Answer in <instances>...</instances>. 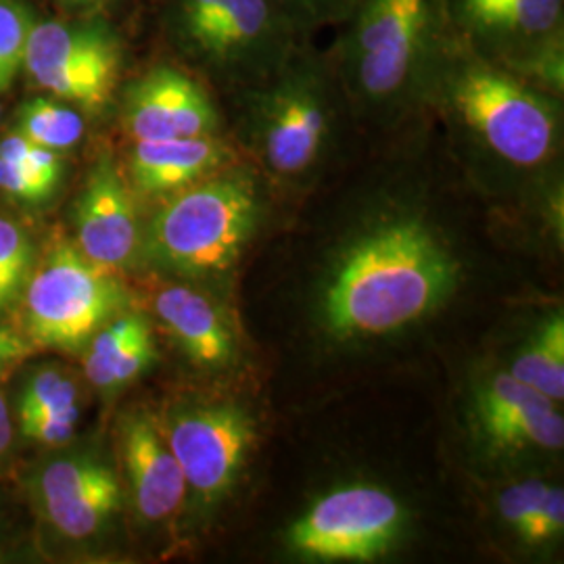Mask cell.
Returning <instances> with one entry per match:
<instances>
[{"label":"cell","instance_id":"cell-13","mask_svg":"<svg viewBox=\"0 0 564 564\" xmlns=\"http://www.w3.org/2000/svg\"><path fill=\"white\" fill-rule=\"evenodd\" d=\"M78 249L105 272L132 262L139 247V220L120 170L109 155L93 165L76 203Z\"/></svg>","mask_w":564,"mask_h":564},{"label":"cell","instance_id":"cell-14","mask_svg":"<svg viewBox=\"0 0 564 564\" xmlns=\"http://www.w3.org/2000/svg\"><path fill=\"white\" fill-rule=\"evenodd\" d=\"M39 498L46 521L61 535L86 540L120 508V484L113 470L97 460H57L42 470Z\"/></svg>","mask_w":564,"mask_h":564},{"label":"cell","instance_id":"cell-7","mask_svg":"<svg viewBox=\"0 0 564 564\" xmlns=\"http://www.w3.org/2000/svg\"><path fill=\"white\" fill-rule=\"evenodd\" d=\"M126 302L120 282L84 258L78 247H55L23 289L28 339L76 351L118 316Z\"/></svg>","mask_w":564,"mask_h":564},{"label":"cell","instance_id":"cell-9","mask_svg":"<svg viewBox=\"0 0 564 564\" xmlns=\"http://www.w3.org/2000/svg\"><path fill=\"white\" fill-rule=\"evenodd\" d=\"M403 527V508L377 485H349L323 496L289 531V545L314 561L368 563L387 554Z\"/></svg>","mask_w":564,"mask_h":564},{"label":"cell","instance_id":"cell-16","mask_svg":"<svg viewBox=\"0 0 564 564\" xmlns=\"http://www.w3.org/2000/svg\"><path fill=\"white\" fill-rule=\"evenodd\" d=\"M237 162V149L216 137L134 141L128 155L130 181L144 195H174Z\"/></svg>","mask_w":564,"mask_h":564},{"label":"cell","instance_id":"cell-15","mask_svg":"<svg viewBox=\"0 0 564 564\" xmlns=\"http://www.w3.org/2000/svg\"><path fill=\"white\" fill-rule=\"evenodd\" d=\"M477 419L485 437L510 449H561L564 444L563 414L556 402L510 372L496 375L477 395Z\"/></svg>","mask_w":564,"mask_h":564},{"label":"cell","instance_id":"cell-25","mask_svg":"<svg viewBox=\"0 0 564 564\" xmlns=\"http://www.w3.org/2000/svg\"><path fill=\"white\" fill-rule=\"evenodd\" d=\"M297 36L314 41V36L337 28L354 9L356 0H270Z\"/></svg>","mask_w":564,"mask_h":564},{"label":"cell","instance_id":"cell-21","mask_svg":"<svg viewBox=\"0 0 564 564\" xmlns=\"http://www.w3.org/2000/svg\"><path fill=\"white\" fill-rule=\"evenodd\" d=\"M32 242L23 228L0 216V314L23 295L32 272Z\"/></svg>","mask_w":564,"mask_h":564},{"label":"cell","instance_id":"cell-24","mask_svg":"<svg viewBox=\"0 0 564 564\" xmlns=\"http://www.w3.org/2000/svg\"><path fill=\"white\" fill-rule=\"evenodd\" d=\"M78 405L76 383L61 375L57 368H44L23 384L20 398V419L61 412Z\"/></svg>","mask_w":564,"mask_h":564},{"label":"cell","instance_id":"cell-34","mask_svg":"<svg viewBox=\"0 0 564 564\" xmlns=\"http://www.w3.org/2000/svg\"><path fill=\"white\" fill-rule=\"evenodd\" d=\"M61 2H65L69 7H101L111 0H61Z\"/></svg>","mask_w":564,"mask_h":564},{"label":"cell","instance_id":"cell-3","mask_svg":"<svg viewBox=\"0 0 564 564\" xmlns=\"http://www.w3.org/2000/svg\"><path fill=\"white\" fill-rule=\"evenodd\" d=\"M326 48L356 113L395 123L426 111L454 32L444 0H356Z\"/></svg>","mask_w":564,"mask_h":564},{"label":"cell","instance_id":"cell-30","mask_svg":"<svg viewBox=\"0 0 564 564\" xmlns=\"http://www.w3.org/2000/svg\"><path fill=\"white\" fill-rule=\"evenodd\" d=\"M0 191L23 203L46 202L55 188L42 182L32 170L15 162L0 160Z\"/></svg>","mask_w":564,"mask_h":564},{"label":"cell","instance_id":"cell-5","mask_svg":"<svg viewBox=\"0 0 564 564\" xmlns=\"http://www.w3.org/2000/svg\"><path fill=\"white\" fill-rule=\"evenodd\" d=\"M262 176L235 162L174 193L147 228L144 256L184 276L228 270L262 220Z\"/></svg>","mask_w":564,"mask_h":564},{"label":"cell","instance_id":"cell-11","mask_svg":"<svg viewBox=\"0 0 564 564\" xmlns=\"http://www.w3.org/2000/svg\"><path fill=\"white\" fill-rule=\"evenodd\" d=\"M223 121L209 88L172 63L153 65L123 93V126L134 141L216 137Z\"/></svg>","mask_w":564,"mask_h":564},{"label":"cell","instance_id":"cell-23","mask_svg":"<svg viewBox=\"0 0 564 564\" xmlns=\"http://www.w3.org/2000/svg\"><path fill=\"white\" fill-rule=\"evenodd\" d=\"M34 15L21 0H0V93L9 90L23 69Z\"/></svg>","mask_w":564,"mask_h":564},{"label":"cell","instance_id":"cell-17","mask_svg":"<svg viewBox=\"0 0 564 564\" xmlns=\"http://www.w3.org/2000/svg\"><path fill=\"white\" fill-rule=\"evenodd\" d=\"M121 452L132 498L142 519H170L184 500L186 479L167 440H163L149 416H132L123 423Z\"/></svg>","mask_w":564,"mask_h":564},{"label":"cell","instance_id":"cell-10","mask_svg":"<svg viewBox=\"0 0 564 564\" xmlns=\"http://www.w3.org/2000/svg\"><path fill=\"white\" fill-rule=\"evenodd\" d=\"M458 41L505 67L564 39V0H444Z\"/></svg>","mask_w":564,"mask_h":564},{"label":"cell","instance_id":"cell-4","mask_svg":"<svg viewBox=\"0 0 564 564\" xmlns=\"http://www.w3.org/2000/svg\"><path fill=\"white\" fill-rule=\"evenodd\" d=\"M241 141L260 172L281 182L314 178L341 141L347 111H356L326 48L303 41L262 82L230 93Z\"/></svg>","mask_w":564,"mask_h":564},{"label":"cell","instance_id":"cell-29","mask_svg":"<svg viewBox=\"0 0 564 564\" xmlns=\"http://www.w3.org/2000/svg\"><path fill=\"white\" fill-rule=\"evenodd\" d=\"M80 410L78 405L61 410V412H51V414H41V416H30V419H20L21 431L28 440L44 445L67 444L78 426Z\"/></svg>","mask_w":564,"mask_h":564},{"label":"cell","instance_id":"cell-18","mask_svg":"<svg viewBox=\"0 0 564 564\" xmlns=\"http://www.w3.org/2000/svg\"><path fill=\"white\" fill-rule=\"evenodd\" d=\"M155 312L193 362L207 368L232 362V330L202 293L188 286H167L155 300Z\"/></svg>","mask_w":564,"mask_h":564},{"label":"cell","instance_id":"cell-20","mask_svg":"<svg viewBox=\"0 0 564 564\" xmlns=\"http://www.w3.org/2000/svg\"><path fill=\"white\" fill-rule=\"evenodd\" d=\"M20 134L46 149L67 151L80 142L84 120L69 107L36 97L20 109Z\"/></svg>","mask_w":564,"mask_h":564},{"label":"cell","instance_id":"cell-26","mask_svg":"<svg viewBox=\"0 0 564 564\" xmlns=\"http://www.w3.org/2000/svg\"><path fill=\"white\" fill-rule=\"evenodd\" d=\"M550 485L544 481H523V484L510 485L506 491H502L498 508L510 529L517 531L521 538L524 527L535 514L538 506L544 500L545 491Z\"/></svg>","mask_w":564,"mask_h":564},{"label":"cell","instance_id":"cell-2","mask_svg":"<svg viewBox=\"0 0 564 564\" xmlns=\"http://www.w3.org/2000/svg\"><path fill=\"white\" fill-rule=\"evenodd\" d=\"M561 101L454 36L426 109L449 123L481 165L506 176H527L544 172L561 155Z\"/></svg>","mask_w":564,"mask_h":564},{"label":"cell","instance_id":"cell-19","mask_svg":"<svg viewBox=\"0 0 564 564\" xmlns=\"http://www.w3.org/2000/svg\"><path fill=\"white\" fill-rule=\"evenodd\" d=\"M510 375L552 402L564 398V321L554 314L512 362Z\"/></svg>","mask_w":564,"mask_h":564},{"label":"cell","instance_id":"cell-1","mask_svg":"<svg viewBox=\"0 0 564 564\" xmlns=\"http://www.w3.org/2000/svg\"><path fill=\"white\" fill-rule=\"evenodd\" d=\"M456 281L435 230L419 214H391L343 253L324 289V324L339 339L389 335L431 314Z\"/></svg>","mask_w":564,"mask_h":564},{"label":"cell","instance_id":"cell-6","mask_svg":"<svg viewBox=\"0 0 564 564\" xmlns=\"http://www.w3.org/2000/svg\"><path fill=\"white\" fill-rule=\"evenodd\" d=\"M167 28L195 76L228 93L274 74L305 41L270 0H170Z\"/></svg>","mask_w":564,"mask_h":564},{"label":"cell","instance_id":"cell-22","mask_svg":"<svg viewBox=\"0 0 564 564\" xmlns=\"http://www.w3.org/2000/svg\"><path fill=\"white\" fill-rule=\"evenodd\" d=\"M147 321L137 314H123L113 321L101 326L95 337L88 341V354L84 370L88 381L95 384L97 389L107 391L109 383V372L113 364L118 360L121 349L132 341V337L141 330Z\"/></svg>","mask_w":564,"mask_h":564},{"label":"cell","instance_id":"cell-32","mask_svg":"<svg viewBox=\"0 0 564 564\" xmlns=\"http://www.w3.org/2000/svg\"><path fill=\"white\" fill-rule=\"evenodd\" d=\"M32 351V343L25 341L18 333L0 326V366L15 364L28 358Z\"/></svg>","mask_w":564,"mask_h":564},{"label":"cell","instance_id":"cell-33","mask_svg":"<svg viewBox=\"0 0 564 564\" xmlns=\"http://www.w3.org/2000/svg\"><path fill=\"white\" fill-rule=\"evenodd\" d=\"M11 440H13L11 416H9L7 402H4V398H2V393H0V456L7 454V449H9V445H11Z\"/></svg>","mask_w":564,"mask_h":564},{"label":"cell","instance_id":"cell-31","mask_svg":"<svg viewBox=\"0 0 564 564\" xmlns=\"http://www.w3.org/2000/svg\"><path fill=\"white\" fill-rule=\"evenodd\" d=\"M21 165H25L28 170H32L42 182H46L48 186L57 188L59 186L61 174H63V163L61 158L57 155V151L53 149H46L41 144H34L30 141L23 158H21Z\"/></svg>","mask_w":564,"mask_h":564},{"label":"cell","instance_id":"cell-8","mask_svg":"<svg viewBox=\"0 0 564 564\" xmlns=\"http://www.w3.org/2000/svg\"><path fill=\"white\" fill-rule=\"evenodd\" d=\"M123 65V44L107 21L34 23L23 69L51 95L99 111L111 101Z\"/></svg>","mask_w":564,"mask_h":564},{"label":"cell","instance_id":"cell-28","mask_svg":"<svg viewBox=\"0 0 564 564\" xmlns=\"http://www.w3.org/2000/svg\"><path fill=\"white\" fill-rule=\"evenodd\" d=\"M564 529V494L561 487H547L544 500L521 533L524 544L538 545L561 538Z\"/></svg>","mask_w":564,"mask_h":564},{"label":"cell","instance_id":"cell-27","mask_svg":"<svg viewBox=\"0 0 564 564\" xmlns=\"http://www.w3.org/2000/svg\"><path fill=\"white\" fill-rule=\"evenodd\" d=\"M155 356L158 354H155V343H153L151 328H149V324H144L141 330L132 337V341L121 349L118 360H116L111 372H109L107 391L118 389V387H123V384L134 381L142 370L155 360Z\"/></svg>","mask_w":564,"mask_h":564},{"label":"cell","instance_id":"cell-12","mask_svg":"<svg viewBox=\"0 0 564 564\" xmlns=\"http://www.w3.org/2000/svg\"><path fill=\"white\" fill-rule=\"evenodd\" d=\"M251 444V419L230 403L182 412L167 435V445L181 464L186 487L203 502L220 500L230 489Z\"/></svg>","mask_w":564,"mask_h":564}]
</instances>
